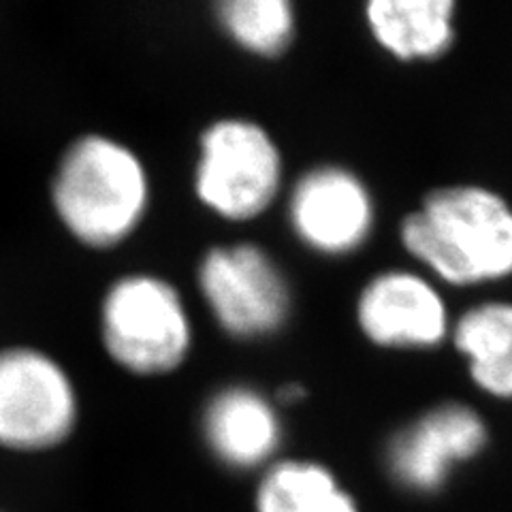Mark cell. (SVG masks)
Returning a JSON list of instances; mask_svg holds the SVG:
<instances>
[{
	"instance_id": "1",
	"label": "cell",
	"mask_w": 512,
	"mask_h": 512,
	"mask_svg": "<svg viewBox=\"0 0 512 512\" xmlns=\"http://www.w3.org/2000/svg\"><path fill=\"white\" fill-rule=\"evenodd\" d=\"M404 248L453 286L512 276V205L495 190L459 184L431 190L399 227Z\"/></svg>"
},
{
	"instance_id": "2",
	"label": "cell",
	"mask_w": 512,
	"mask_h": 512,
	"mask_svg": "<svg viewBox=\"0 0 512 512\" xmlns=\"http://www.w3.org/2000/svg\"><path fill=\"white\" fill-rule=\"evenodd\" d=\"M54 210L77 242L111 248L146 216L150 180L141 158L105 135H86L64 152L52 182Z\"/></svg>"
},
{
	"instance_id": "3",
	"label": "cell",
	"mask_w": 512,
	"mask_h": 512,
	"mask_svg": "<svg viewBox=\"0 0 512 512\" xmlns=\"http://www.w3.org/2000/svg\"><path fill=\"white\" fill-rule=\"evenodd\" d=\"M101 335L107 355L137 376L169 374L186 361L192 323L178 288L150 276H124L101 306Z\"/></svg>"
},
{
	"instance_id": "4",
	"label": "cell",
	"mask_w": 512,
	"mask_h": 512,
	"mask_svg": "<svg viewBox=\"0 0 512 512\" xmlns=\"http://www.w3.org/2000/svg\"><path fill=\"white\" fill-rule=\"evenodd\" d=\"M282 154L261 124L224 118L201 135L195 192L216 216L246 222L274 203L282 186Z\"/></svg>"
},
{
	"instance_id": "5",
	"label": "cell",
	"mask_w": 512,
	"mask_h": 512,
	"mask_svg": "<svg viewBox=\"0 0 512 512\" xmlns=\"http://www.w3.org/2000/svg\"><path fill=\"white\" fill-rule=\"evenodd\" d=\"M79 402L71 376L26 346L0 350V448L45 453L71 438Z\"/></svg>"
},
{
	"instance_id": "6",
	"label": "cell",
	"mask_w": 512,
	"mask_h": 512,
	"mask_svg": "<svg viewBox=\"0 0 512 512\" xmlns=\"http://www.w3.org/2000/svg\"><path fill=\"white\" fill-rule=\"evenodd\" d=\"M199 291L216 323L235 338H263L291 312V291L271 256L254 244L218 246L199 265Z\"/></svg>"
},
{
	"instance_id": "7",
	"label": "cell",
	"mask_w": 512,
	"mask_h": 512,
	"mask_svg": "<svg viewBox=\"0 0 512 512\" xmlns=\"http://www.w3.org/2000/svg\"><path fill=\"white\" fill-rule=\"evenodd\" d=\"M489 429L472 406L446 402L429 408L389 440L384 466L397 487L436 495L461 466L485 451Z\"/></svg>"
},
{
	"instance_id": "8",
	"label": "cell",
	"mask_w": 512,
	"mask_h": 512,
	"mask_svg": "<svg viewBox=\"0 0 512 512\" xmlns=\"http://www.w3.org/2000/svg\"><path fill=\"white\" fill-rule=\"evenodd\" d=\"M374 199L359 175L323 165L297 180L288 220L295 235L318 254L344 256L359 250L374 229Z\"/></svg>"
},
{
	"instance_id": "9",
	"label": "cell",
	"mask_w": 512,
	"mask_h": 512,
	"mask_svg": "<svg viewBox=\"0 0 512 512\" xmlns=\"http://www.w3.org/2000/svg\"><path fill=\"white\" fill-rule=\"evenodd\" d=\"M357 325L376 346L427 350L451 335L453 323L434 282L408 269H389L363 286Z\"/></svg>"
},
{
	"instance_id": "10",
	"label": "cell",
	"mask_w": 512,
	"mask_h": 512,
	"mask_svg": "<svg viewBox=\"0 0 512 512\" xmlns=\"http://www.w3.org/2000/svg\"><path fill=\"white\" fill-rule=\"evenodd\" d=\"M203 438L212 455L233 470H256L274 459L282 421L269 399L250 387L218 391L203 412Z\"/></svg>"
},
{
	"instance_id": "11",
	"label": "cell",
	"mask_w": 512,
	"mask_h": 512,
	"mask_svg": "<svg viewBox=\"0 0 512 512\" xmlns=\"http://www.w3.org/2000/svg\"><path fill=\"white\" fill-rule=\"evenodd\" d=\"M453 0H372L365 22L376 43L397 60H431L455 39Z\"/></svg>"
},
{
	"instance_id": "12",
	"label": "cell",
	"mask_w": 512,
	"mask_h": 512,
	"mask_svg": "<svg viewBox=\"0 0 512 512\" xmlns=\"http://www.w3.org/2000/svg\"><path fill=\"white\" fill-rule=\"evenodd\" d=\"M455 350L472 382L495 399H512V301L472 306L451 325Z\"/></svg>"
},
{
	"instance_id": "13",
	"label": "cell",
	"mask_w": 512,
	"mask_h": 512,
	"mask_svg": "<svg viewBox=\"0 0 512 512\" xmlns=\"http://www.w3.org/2000/svg\"><path fill=\"white\" fill-rule=\"evenodd\" d=\"M254 512H361L327 466L308 459L271 463L254 495Z\"/></svg>"
},
{
	"instance_id": "14",
	"label": "cell",
	"mask_w": 512,
	"mask_h": 512,
	"mask_svg": "<svg viewBox=\"0 0 512 512\" xmlns=\"http://www.w3.org/2000/svg\"><path fill=\"white\" fill-rule=\"evenodd\" d=\"M216 11L224 32L250 54L278 56L293 41L297 18L288 0H224Z\"/></svg>"
},
{
	"instance_id": "15",
	"label": "cell",
	"mask_w": 512,
	"mask_h": 512,
	"mask_svg": "<svg viewBox=\"0 0 512 512\" xmlns=\"http://www.w3.org/2000/svg\"><path fill=\"white\" fill-rule=\"evenodd\" d=\"M278 397L284 404H295L301 397H306V389L299 387V384H284V387L278 391Z\"/></svg>"
},
{
	"instance_id": "16",
	"label": "cell",
	"mask_w": 512,
	"mask_h": 512,
	"mask_svg": "<svg viewBox=\"0 0 512 512\" xmlns=\"http://www.w3.org/2000/svg\"><path fill=\"white\" fill-rule=\"evenodd\" d=\"M0 512H3V510H0Z\"/></svg>"
}]
</instances>
